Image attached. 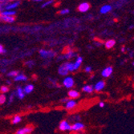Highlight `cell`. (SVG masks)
I'll return each mask as SVG.
<instances>
[{"label":"cell","mask_w":134,"mask_h":134,"mask_svg":"<svg viewBox=\"0 0 134 134\" xmlns=\"http://www.w3.org/2000/svg\"><path fill=\"white\" fill-rule=\"evenodd\" d=\"M20 1H15L9 3H4L3 10H15V9L18 8L19 6L20 5Z\"/></svg>","instance_id":"1"},{"label":"cell","mask_w":134,"mask_h":134,"mask_svg":"<svg viewBox=\"0 0 134 134\" xmlns=\"http://www.w3.org/2000/svg\"><path fill=\"white\" fill-rule=\"evenodd\" d=\"M63 85L66 88H72L75 85V81L71 76H66L63 80Z\"/></svg>","instance_id":"2"},{"label":"cell","mask_w":134,"mask_h":134,"mask_svg":"<svg viewBox=\"0 0 134 134\" xmlns=\"http://www.w3.org/2000/svg\"><path fill=\"white\" fill-rule=\"evenodd\" d=\"M55 52L52 51V50H44V49H42L40 51V55L42 58H44V59H47V58H52V57H54L55 55Z\"/></svg>","instance_id":"3"},{"label":"cell","mask_w":134,"mask_h":134,"mask_svg":"<svg viewBox=\"0 0 134 134\" xmlns=\"http://www.w3.org/2000/svg\"><path fill=\"white\" fill-rule=\"evenodd\" d=\"M71 125L69 124V122L66 120H62L61 122L59 123V129L60 131H63V132H66V131H71Z\"/></svg>","instance_id":"4"},{"label":"cell","mask_w":134,"mask_h":134,"mask_svg":"<svg viewBox=\"0 0 134 134\" xmlns=\"http://www.w3.org/2000/svg\"><path fill=\"white\" fill-rule=\"evenodd\" d=\"M33 129H34L31 126H26L17 130L15 134H31L33 132Z\"/></svg>","instance_id":"5"},{"label":"cell","mask_w":134,"mask_h":134,"mask_svg":"<svg viewBox=\"0 0 134 134\" xmlns=\"http://www.w3.org/2000/svg\"><path fill=\"white\" fill-rule=\"evenodd\" d=\"M113 72V69L112 67L108 66V67H106L105 68H104L101 71V76L104 78H108L110 76Z\"/></svg>","instance_id":"6"},{"label":"cell","mask_w":134,"mask_h":134,"mask_svg":"<svg viewBox=\"0 0 134 134\" xmlns=\"http://www.w3.org/2000/svg\"><path fill=\"white\" fill-rule=\"evenodd\" d=\"M84 125L83 124V123H81V122H76V123H74L72 125H71V131H74V132H79V131H80V130H83V129H84Z\"/></svg>","instance_id":"7"},{"label":"cell","mask_w":134,"mask_h":134,"mask_svg":"<svg viewBox=\"0 0 134 134\" xmlns=\"http://www.w3.org/2000/svg\"><path fill=\"white\" fill-rule=\"evenodd\" d=\"M77 106V102L75 100H68L66 103H65V108L68 109V110H71V109L75 108Z\"/></svg>","instance_id":"8"},{"label":"cell","mask_w":134,"mask_h":134,"mask_svg":"<svg viewBox=\"0 0 134 134\" xmlns=\"http://www.w3.org/2000/svg\"><path fill=\"white\" fill-rule=\"evenodd\" d=\"M104 87H105V82L104 80H100L94 85L93 90H95L96 92H100L104 88Z\"/></svg>","instance_id":"9"},{"label":"cell","mask_w":134,"mask_h":134,"mask_svg":"<svg viewBox=\"0 0 134 134\" xmlns=\"http://www.w3.org/2000/svg\"><path fill=\"white\" fill-rule=\"evenodd\" d=\"M58 73L60 75V76H66L68 75V73L69 71H68L67 68L65 67L64 64H62L61 65H60L59 67V69H58Z\"/></svg>","instance_id":"10"},{"label":"cell","mask_w":134,"mask_h":134,"mask_svg":"<svg viewBox=\"0 0 134 134\" xmlns=\"http://www.w3.org/2000/svg\"><path fill=\"white\" fill-rule=\"evenodd\" d=\"M90 9V5L88 3H82L79 5L78 7V10L80 12H82V13H84V12L88 11V10Z\"/></svg>","instance_id":"11"},{"label":"cell","mask_w":134,"mask_h":134,"mask_svg":"<svg viewBox=\"0 0 134 134\" xmlns=\"http://www.w3.org/2000/svg\"><path fill=\"white\" fill-rule=\"evenodd\" d=\"M68 97L71 99V100H75L76 98L80 96V92L76 90H74V89H71L68 92Z\"/></svg>","instance_id":"12"},{"label":"cell","mask_w":134,"mask_h":134,"mask_svg":"<svg viewBox=\"0 0 134 134\" xmlns=\"http://www.w3.org/2000/svg\"><path fill=\"white\" fill-rule=\"evenodd\" d=\"M112 9H113V7L111 5H108V4L104 5V6H102L100 7V14H102V15L107 14V13H108V12H110L112 10Z\"/></svg>","instance_id":"13"},{"label":"cell","mask_w":134,"mask_h":134,"mask_svg":"<svg viewBox=\"0 0 134 134\" xmlns=\"http://www.w3.org/2000/svg\"><path fill=\"white\" fill-rule=\"evenodd\" d=\"M15 17L13 16H4V15H0V21L2 22H5V23H12L15 22Z\"/></svg>","instance_id":"14"},{"label":"cell","mask_w":134,"mask_h":134,"mask_svg":"<svg viewBox=\"0 0 134 134\" xmlns=\"http://www.w3.org/2000/svg\"><path fill=\"white\" fill-rule=\"evenodd\" d=\"M14 80L16 82H24L27 80V76L22 73H19L15 77H14Z\"/></svg>","instance_id":"15"},{"label":"cell","mask_w":134,"mask_h":134,"mask_svg":"<svg viewBox=\"0 0 134 134\" xmlns=\"http://www.w3.org/2000/svg\"><path fill=\"white\" fill-rule=\"evenodd\" d=\"M82 63H83V58L81 56H78L76 58V61L73 62V64H74V68H75V71L78 70L80 68Z\"/></svg>","instance_id":"16"},{"label":"cell","mask_w":134,"mask_h":134,"mask_svg":"<svg viewBox=\"0 0 134 134\" xmlns=\"http://www.w3.org/2000/svg\"><path fill=\"white\" fill-rule=\"evenodd\" d=\"M16 95H17V96H18V98H19V99L22 100V99L24 98V97H25V95H26V94L24 93L23 88L18 87L17 89H16Z\"/></svg>","instance_id":"17"},{"label":"cell","mask_w":134,"mask_h":134,"mask_svg":"<svg viewBox=\"0 0 134 134\" xmlns=\"http://www.w3.org/2000/svg\"><path fill=\"white\" fill-rule=\"evenodd\" d=\"M0 15H4V16H13L16 15V10H3L2 12H0Z\"/></svg>","instance_id":"18"},{"label":"cell","mask_w":134,"mask_h":134,"mask_svg":"<svg viewBox=\"0 0 134 134\" xmlns=\"http://www.w3.org/2000/svg\"><path fill=\"white\" fill-rule=\"evenodd\" d=\"M115 44H116V41L114 40H108L104 43L105 47L107 49H111V48H113L115 46Z\"/></svg>","instance_id":"19"},{"label":"cell","mask_w":134,"mask_h":134,"mask_svg":"<svg viewBox=\"0 0 134 134\" xmlns=\"http://www.w3.org/2000/svg\"><path fill=\"white\" fill-rule=\"evenodd\" d=\"M34 91V86L32 84H27L23 88V92L25 94H30Z\"/></svg>","instance_id":"20"},{"label":"cell","mask_w":134,"mask_h":134,"mask_svg":"<svg viewBox=\"0 0 134 134\" xmlns=\"http://www.w3.org/2000/svg\"><path fill=\"white\" fill-rule=\"evenodd\" d=\"M83 92H86V93H92L94 90H93V87L92 86V85H89V84H86V85H84V86L83 87Z\"/></svg>","instance_id":"21"},{"label":"cell","mask_w":134,"mask_h":134,"mask_svg":"<svg viewBox=\"0 0 134 134\" xmlns=\"http://www.w3.org/2000/svg\"><path fill=\"white\" fill-rule=\"evenodd\" d=\"M65 67L67 68L68 71L69 72H72L75 71V68H74V64H73L72 62H68V63H64Z\"/></svg>","instance_id":"22"},{"label":"cell","mask_w":134,"mask_h":134,"mask_svg":"<svg viewBox=\"0 0 134 134\" xmlns=\"http://www.w3.org/2000/svg\"><path fill=\"white\" fill-rule=\"evenodd\" d=\"M21 121H22V116H19V115H16V116H15L13 118H12L11 122H12V124L16 125V124L20 123Z\"/></svg>","instance_id":"23"},{"label":"cell","mask_w":134,"mask_h":134,"mask_svg":"<svg viewBox=\"0 0 134 134\" xmlns=\"http://www.w3.org/2000/svg\"><path fill=\"white\" fill-rule=\"evenodd\" d=\"M76 55V53L73 52V51H69L65 55H64V58L66 59H71L72 57H74Z\"/></svg>","instance_id":"24"},{"label":"cell","mask_w":134,"mask_h":134,"mask_svg":"<svg viewBox=\"0 0 134 134\" xmlns=\"http://www.w3.org/2000/svg\"><path fill=\"white\" fill-rule=\"evenodd\" d=\"M54 3V0H47V1H45L43 4H42V7L44 8L46 7H48V6H51L52 4Z\"/></svg>","instance_id":"25"},{"label":"cell","mask_w":134,"mask_h":134,"mask_svg":"<svg viewBox=\"0 0 134 134\" xmlns=\"http://www.w3.org/2000/svg\"><path fill=\"white\" fill-rule=\"evenodd\" d=\"M18 74H19V72H18L17 71L13 70V71H9V72L7 73V76H8L9 77H15Z\"/></svg>","instance_id":"26"},{"label":"cell","mask_w":134,"mask_h":134,"mask_svg":"<svg viewBox=\"0 0 134 134\" xmlns=\"http://www.w3.org/2000/svg\"><path fill=\"white\" fill-rule=\"evenodd\" d=\"M7 101V96L5 94L0 95V104H3Z\"/></svg>","instance_id":"27"},{"label":"cell","mask_w":134,"mask_h":134,"mask_svg":"<svg viewBox=\"0 0 134 134\" xmlns=\"http://www.w3.org/2000/svg\"><path fill=\"white\" fill-rule=\"evenodd\" d=\"M0 91H1V92L3 93V94H5V93H7V92H9V88L7 87V86H2L1 87V88H0Z\"/></svg>","instance_id":"28"},{"label":"cell","mask_w":134,"mask_h":134,"mask_svg":"<svg viewBox=\"0 0 134 134\" xmlns=\"http://www.w3.org/2000/svg\"><path fill=\"white\" fill-rule=\"evenodd\" d=\"M70 12V10L69 9H68V8H65V9H63V10H61L59 11V14L60 15H67V14H68Z\"/></svg>","instance_id":"29"},{"label":"cell","mask_w":134,"mask_h":134,"mask_svg":"<svg viewBox=\"0 0 134 134\" xmlns=\"http://www.w3.org/2000/svg\"><path fill=\"white\" fill-rule=\"evenodd\" d=\"M15 1H20V0H0V3H9Z\"/></svg>","instance_id":"30"},{"label":"cell","mask_w":134,"mask_h":134,"mask_svg":"<svg viewBox=\"0 0 134 134\" xmlns=\"http://www.w3.org/2000/svg\"><path fill=\"white\" fill-rule=\"evenodd\" d=\"M5 52H6L5 48L3 47V46L2 44H0V55H1V54H4Z\"/></svg>","instance_id":"31"},{"label":"cell","mask_w":134,"mask_h":134,"mask_svg":"<svg viewBox=\"0 0 134 134\" xmlns=\"http://www.w3.org/2000/svg\"><path fill=\"white\" fill-rule=\"evenodd\" d=\"M84 71H85V72H87V73H89V72H91V71H92V67H90V66H87V67H85V68H84Z\"/></svg>","instance_id":"32"},{"label":"cell","mask_w":134,"mask_h":134,"mask_svg":"<svg viewBox=\"0 0 134 134\" xmlns=\"http://www.w3.org/2000/svg\"><path fill=\"white\" fill-rule=\"evenodd\" d=\"M15 93H11L10 94V97H9V101L10 102H12L13 101V100H14V97H15Z\"/></svg>","instance_id":"33"},{"label":"cell","mask_w":134,"mask_h":134,"mask_svg":"<svg viewBox=\"0 0 134 134\" xmlns=\"http://www.w3.org/2000/svg\"><path fill=\"white\" fill-rule=\"evenodd\" d=\"M99 107H100V108H104V102L100 101V102L99 103Z\"/></svg>","instance_id":"34"},{"label":"cell","mask_w":134,"mask_h":134,"mask_svg":"<svg viewBox=\"0 0 134 134\" xmlns=\"http://www.w3.org/2000/svg\"><path fill=\"white\" fill-rule=\"evenodd\" d=\"M3 6L4 3H0V12H2L3 10Z\"/></svg>","instance_id":"35"},{"label":"cell","mask_w":134,"mask_h":134,"mask_svg":"<svg viewBox=\"0 0 134 134\" xmlns=\"http://www.w3.org/2000/svg\"><path fill=\"white\" fill-rule=\"evenodd\" d=\"M68 100H69L68 98H64V99H62V100H60V101H61L62 103H66V102H67V101H68Z\"/></svg>","instance_id":"36"},{"label":"cell","mask_w":134,"mask_h":134,"mask_svg":"<svg viewBox=\"0 0 134 134\" xmlns=\"http://www.w3.org/2000/svg\"><path fill=\"white\" fill-rule=\"evenodd\" d=\"M33 2H35V3H40V2H43L44 0H32Z\"/></svg>","instance_id":"37"},{"label":"cell","mask_w":134,"mask_h":134,"mask_svg":"<svg viewBox=\"0 0 134 134\" xmlns=\"http://www.w3.org/2000/svg\"><path fill=\"white\" fill-rule=\"evenodd\" d=\"M121 50H122V52H125V47H122V49H121Z\"/></svg>","instance_id":"38"}]
</instances>
